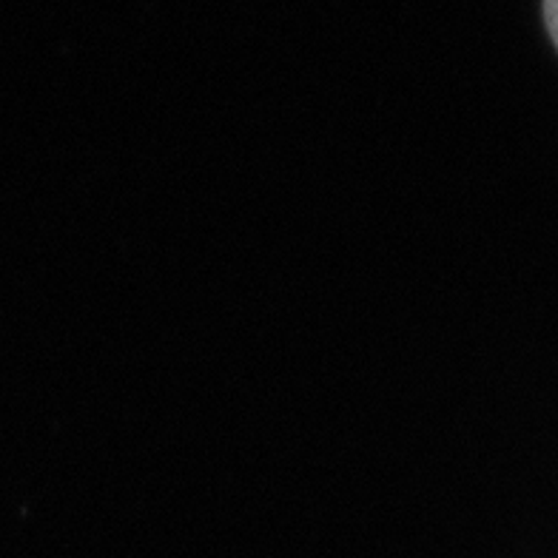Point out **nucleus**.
I'll list each match as a JSON object with an SVG mask.
<instances>
[{"mask_svg":"<svg viewBox=\"0 0 558 558\" xmlns=\"http://www.w3.org/2000/svg\"><path fill=\"white\" fill-rule=\"evenodd\" d=\"M544 21H547V29L558 49V0H544Z\"/></svg>","mask_w":558,"mask_h":558,"instance_id":"obj_1","label":"nucleus"}]
</instances>
